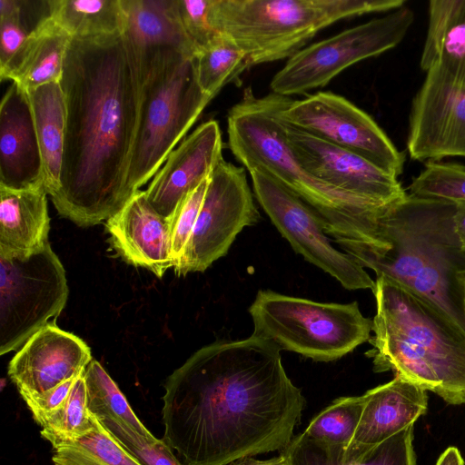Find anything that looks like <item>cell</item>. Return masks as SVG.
I'll use <instances>...</instances> for the list:
<instances>
[{
  "label": "cell",
  "instance_id": "1",
  "mask_svg": "<svg viewBox=\"0 0 465 465\" xmlns=\"http://www.w3.org/2000/svg\"><path fill=\"white\" fill-rule=\"evenodd\" d=\"M163 387V440L184 465H227L282 451L305 405L281 350L253 334L201 348Z\"/></svg>",
  "mask_w": 465,
  "mask_h": 465
},
{
  "label": "cell",
  "instance_id": "2",
  "mask_svg": "<svg viewBox=\"0 0 465 465\" xmlns=\"http://www.w3.org/2000/svg\"><path fill=\"white\" fill-rule=\"evenodd\" d=\"M66 108L60 190L63 217L98 224L131 198L127 176L139 124L142 82L123 35L72 38L60 81Z\"/></svg>",
  "mask_w": 465,
  "mask_h": 465
},
{
  "label": "cell",
  "instance_id": "3",
  "mask_svg": "<svg viewBox=\"0 0 465 465\" xmlns=\"http://www.w3.org/2000/svg\"><path fill=\"white\" fill-rule=\"evenodd\" d=\"M455 209V202L407 193L379 218L385 249L346 253L429 302L465 334V252L454 229Z\"/></svg>",
  "mask_w": 465,
  "mask_h": 465
},
{
  "label": "cell",
  "instance_id": "4",
  "mask_svg": "<svg viewBox=\"0 0 465 465\" xmlns=\"http://www.w3.org/2000/svg\"><path fill=\"white\" fill-rule=\"evenodd\" d=\"M293 101L271 93L254 95L252 88L229 111L228 143L248 171H266L305 201L321 218L324 232L341 248L380 245L378 207L341 193L309 174L293 155L286 140L282 114Z\"/></svg>",
  "mask_w": 465,
  "mask_h": 465
},
{
  "label": "cell",
  "instance_id": "5",
  "mask_svg": "<svg viewBox=\"0 0 465 465\" xmlns=\"http://www.w3.org/2000/svg\"><path fill=\"white\" fill-rule=\"evenodd\" d=\"M372 348L377 372L393 371L453 405L465 403V334L401 285L376 277Z\"/></svg>",
  "mask_w": 465,
  "mask_h": 465
},
{
  "label": "cell",
  "instance_id": "6",
  "mask_svg": "<svg viewBox=\"0 0 465 465\" xmlns=\"http://www.w3.org/2000/svg\"><path fill=\"white\" fill-rule=\"evenodd\" d=\"M404 0H213L214 28L233 41L251 65L290 58L342 19L387 13Z\"/></svg>",
  "mask_w": 465,
  "mask_h": 465
},
{
  "label": "cell",
  "instance_id": "7",
  "mask_svg": "<svg viewBox=\"0 0 465 465\" xmlns=\"http://www.w3.org/2000/svg\"><path fill=\"white\" fill-rule=\"evenodd\" d=\"M194 56L160 54L142 82L139 124L130 161L132 197L153 178L212 100L197 82Z\"/></svg>",
  "mask_w": 465,
  "mask_h": 465
},
{
  "label": "cell",
  "instance_id": "8",
  "mask_svg": "<svg viewBox=\"0 0 465 465\" xmlns=\"http://www.w3.org/2000/svg\"><path fill=\"white\" fill-rule=\"evenodd\" d=\"M253 335L318 361H331L371 338L372 320L357 302H319L259 291L249 308Z\"/></svg>",
  "mask_w": 465,
  "mask_h": 465
},
{
  "label": "cell",
  "instance_id": "9",
  "mask_svg": "<svg viewBox=\"0 0 465 465\" xmlns=\"http://www.w3.org/2000/svg\"><path fill=\"white\" fill-rule=\"evenodd\" d=\"M0 354L55 324L68 298L65 271L48 242L27 257L0 256Z\"/></svg>",
  "mask_w": 465,
  "mask_h": 465
},
{
  "label": "cell",
  "instance_id": "10",
  "mask_svg": "<svg viewBox=\"0 0 465 465\" xmlns=\"http://www.w3.org/2000/svg\"><path fill=\"white\" fill-rule=\"evenodd\" d=\"M413 22V11L404 5L310 45L275 74L272 92L291 97L325 86L349 66L397 46Z\"/></svg>",
  "mask_w": 465,
  "mask_h": 465
},
{
  "label": "cell",
  "instance_id": "11",
  "mask_svg": "<svg viewBox=\"0 0 465 465\" xmlns=\"http://www.w3.org/2000/svg\"><path fill=\"white\" fill-rule=\"evenodd\" d=\"M255 197L293 250L348 290H372L375 281L351 256L331 243L316 212L269 173L249 170Z\"/></svg>",
  "mask_w": 465,
  "mask_h": 465
},
{
  "label": "cell",
  "instance_id": "12",
  "mask_svg": "<svg viewBox=\"0 0 465 465\" xmlns=\"http://www.w3.org/2000/svg\"><path fill=\"white\" fill-rule=\"evenodd\" d=\"M258 219L245 170L221 159L210 173L201 210L175 273L205 271L228 252L244 227Z\"/></svg>",
  "mask_w": 465,
  "mask_h": 465
},
{
  "label": "cell",
  "instance_id": "13",
  "mask_svg": "<svg viewBox=\"0 0 465 465\" xmlns=\"http://www.w3.org/2000/svg\"><path fill=\"white\" fill-rule=\"evenodd\" d=\"M295 127L338 147L356 153L398 177L405 156L364 111L331 92H317L293 100L282 112Z\"/></svg>",
  "mask_w": 465,
  "mask_h": 465
},
{
  "label": "cell",
  "instance_id": "14",
  "mask_svg": "<svg viewBox=\"0 0 465 465\" xmlns=\"http://www.w3.org/2000/svg\"><path fill=\"white\" fill-rule=\"evenodd\" d=\"M282 124L293 155L318 181L378 207H386L407 194L398 177L363 157L322 141L283 117Z\"/></svg>",
  "mask_w": 465,
  "mask_h": 465
},
{
  "label": "cell",
  "instance_id": "15",
  "mask_svg": "<svg viewBox=\"0 0 465 465\" xmlns=\"http://www.w3.org/2000/svg\"><path fill=\"white\" fill-rule=\"evenodd\" d=\"M407 150L424 163L465 158V86L425 74L411 106Z\"/></svg>",
  "mask_w": 465,
  "mask_h": 465
},
{
  "label": "cell",
  "instance_id": "16",
  "mask_svg": "<svg viewBox=\"0 0 465 465\" xmlns=\"http://www.w3.org/2000/svg\"><path fill=\"white\" fill-rule=\"evenodd\" d=\"M93 360L89 346L78 336L48 324L17 351L8 376L19 394H37L81 375Z\"/></svg>",
  "mask_w": 465,
  "mask_h": 465
},
{
  "label": "cell",
  "instance_id": "17",
  "mask_svg": "<svg viewBox=\"0 0 465 465\" xmlns=\"http://www.w3.org/2000/svg\"><path fill=\"white\" fill-rule=\"evenodd\" d=\"M223 143L215 120L200 124L168 155L144 191L154 210L170 217L179 202L209 176L223 159Z\"/></svg>",
  "mask_w": 465,
  "mask_h": 465
},
{
  "label": "cell",
  "instance_id": "18",
  "mask_svg": "<svg viewBox=\"0 0 465 465\" xmlns=\"http://www.w3.org/2000/svg\"><path fill=\"white\" fill-rule=\"evenodd\" d=\"M111 247L128 264L149 270L158 278L173 266L169 218L159 214L139 190L106 220Z\"/></svg>",
  "mask_w": 465,
  "mask_h": 465
},
{
  "label": "cell",
  "instance_id": "19",
  "mask_svg": "<svg viewBox=\"0 0 465 465\" xmlns=\"http://www.w3.org/2000/svg\"><path fill=\"white\" fill-rule=\"evenodd\" d=\"M0 185L11 189L44 186L31 105L26 92L15 83L0 104Z\"/></svg>",
  "mask_w": 465,
  "mask_h": 465
},
{
  "label": "cell",
  "instance_id": "20",
  "mask_svg": "<svg viewBox=\"0 0 465 465\" xmlns=\"http://www.w3.org/2000/svg\"><path fill=\"white\" fill-rule=\"evenodd\" d=\"M125 16L123 37L141 82L155 58L168 52L197 53L177 16L174 0H121Z\"/></svg>",
  "mask_w": 465,
  "mask_h": 465
},
{
  "label": "cell",
  "instance_id": "21",
  "mask_svg": "<svg viewBox=\"0 0 465 465\" xmlns=\"http://www.w3.org/2000/svg\"><path fill=\"white\" fill-rule=\"evenodd\" d=\"M427 391L395 375L391 381L368 391L352 441L348 448L366 452L414 425L427 411Z\"/></svg>",
  "mask_w": 465,
  "mask_h": 465
},
{
  "label": "cell",
  "instance_id": "22",
  "mask_svg": "<svg viewBox=\"0 0 465 465\" xmlns=\"http://www.w3.org/2000/svg\"><path fill=\"white\" fill-rule=\"evenodd\" d=\"M47 195L44 186L0 185V256L27 257L49 242Z\"/></svg>",
  "mask_w": 465,
  "mask_h": 465
},
{
  "label": "cell",
  "instance_id": "23",
  "mask_svg": "<svg viewBox=\"0 0 465 465\" xmlns=\"http://www.w3.org/2000/svg\"><path fill=\"white\" fill-rule=\"evenodd\" d=\"M71 41L70 35L48 15L0 68V79L11 80L24 91L60 82Z\"/></svg>",
  "mask_w": 465,
  "mask_h": 465
},
{
  "label": "cell",
  "instance_id": "24",
  "mask_svg": "<svg viewBox=\"0 0 465 465\" xmlns=\"http://www.w3.org/2000/svg\"><path fill=\"white\" fill-rule=\"evenodd\" d=\"M420 66L465 86V0L429 2Z\"/></svg>",
  "mask_w": 465,
  "mask_h": 465
},
{
  "label": "cell",
  "instance_id": "25",
  "mask_svg": "<svg viewBox=\"0 0 465 465\" xmlns=\"http://www.w3.org/2000/svg\"><path fill=\"white\" fill-rule=\"evenodd\" d=\"M413 425L366 452L314 440L304 432L282 451L288 465H416Z\"/></svg>",
  "mask_w": 465,
  "mask_h": 465
},
{
  "label": "cell",
  "instance_id": "26",
  "mask_svg": "<svg viewBox=\"0 0 465 465\" xmlns=\"http://www.w3.org/2000/svg\"><path fill=\"white\" fill-rule=\"evenodd\" d=\"M42 158L43 185L51 197L60 190L66 108L60 82L25 91Z\"/></svg>",
  "mask_w": 465,
  "mask_h": 465
},
{
  "label": "cell",
  "instance_id": "27",
  "mask_svg": "<svg viewBox=\"0 0 465 465\" xmlns=\"http://www.w3.org/2000/svg\"><path fill=\"white\" fill-rule=\"evenodd\" d=\"M48 15L74 39L123 35L125 16L121 0H48Z\"/></svg>",
  "mask_w": 465,
  "mask_h": 465
},
{
  "label": "cell",
  "instance_id": "28",
  "mask_svg": "<svg viewBox=\"0 0 465 465\" xmlns=\"http://www.w3.org/2000/svg\"><path fill=\"white\" fill-rule=\"evenodd\" d=\"M51 446L54 465H142L97 419L84 437Z\"/></svg>",
  "mask_w": 465,
  "mask_h": 465
},
{
  "label": "cell",
  "instance_id": "29",
  "mask_svg": "<svg viewBox=\"0 0 465 465\" xmlns=\"http://www.w3.org/2000/svg\"><path fill=\"white\" fill-rule=\"evenodd\" d=\"M193 59L200 88L211 99L252 66L243 51L224 35L199 50Z\"/></svg>",
  "mask_w": 465,
  "mask_h": 465
},
{
  "label": "cell",
  "instance_id": "30",
  "mask_svg": "<svg viewBox=\"0 0 465 465\" xmlns=\"http://www.w3.org/2000/svg\"><path fill=\"white\" fill-rule=\"evenodd\" d=\"M84 377L88 409L94 416L97 419L117 418L126 421L139 433L152 435L135 415L117 384L96 360L93 359L86 366Z\"/></svg>",
  "mask_w": 465,
  "mask_h": 465
},
{
  "label": "cell",
  "instance_id": "31",
  "mask_svg": "<svg viewBox=\"0 0 465 465\" xmlns=\"http://www.w3.org/2000/svg\"><path fill=\"white\" fill-rule=\"evenodd\" d=\"M95 420L88 409L83 372L63 407L42 423L40 434L50 444L78 440L94 429Z\"/></svg>",
  "mask_w": 465,
  "mask_h": 465
},
{
  "label": "cell",
  "instance_id": "32",
  "mask_svg": "<svg viewBox=\"0 0 465 465\" xmlns=\"http://www.w3.org/2000/svg\"><path fill=\"white\" fill-rule=\"evenodd\" d=\"M364 404L363 395L336 399L312 420L304 433L320 441L348 447L359 425Z\"/></svg>",
  "mask_w": 465,
  "mask_h": 465
},
{
  "label": "cell",
  "instance_id": "33",
  "mask_svg": "<svg viewBox=\"0 0 465 465\" xmlns=\"http://www.w3.org/2000/svg\"><path fill=\"white\" fill-rule=\"evenodd\" d=\"M409 194L465 202V166L440 161L427 162L420 173L412 178Z\"/></svg>",
  "mask_w": 465,
  "mask_h": 465
},
{
  "label": "cell",
  "instance_id": "34",
  "mask_svg": "<svg viewBox=\"0 0 465 465\" xmlns=\"http://www.w3.org/2000/svg\"><path fill=\"white\" fill-rule=\"evenodd\" d=\"M97 420L142 465H184L163 439H157L153 434L144 436L117 418L102 417Z\"/></svg>",
  "mask_w": 465,
  "mask_h": 465
},
{
  "label": "cell",
  "instance_id": "35",
  "mask_svg": "<svg viewBox=\"0 0 465 465\" xmlns=\"http://www.w3.org/2000/svg\"><path fill=\"white\" fill-rule=\"evenodd\" d=\"M208 180L209 177L188 193L168 217L173 269L178 265L193 232L206 193Z\"/></svg>",
  "mask_w": 465,
  "mask_h": 465
},
{
  "label": "cell",
  "instance_id": "36",
  "mask_svg": "<svg viewBox=\"0 0 465 465\" xmlns=\"http://www.w3.org/2000/svg\"><path fill=\"white\" fill-rule=\"evenodd\" d=\"M212 2L213 0H174L180 24L197 52L222 35L212 22Z\"/></svg>",
  "mask_w": 465,
  "mask_h": 465
},
{
  "label": "cell",
  "instance_id": "37",
  "mask_svg": "<svg viewBox=\"0 0 465 465\" xmlns=\"http://www.w3.org/2000/svg\"><path fill=\"white\" fill-rule=\"evenodd\" d=\"M24 1L0 0V68L17 53L31 30L24 19Z\"/></svg>",
  "mask_w": 465,
  "mask_h": 465
},
{
  "label": "cell",
  "instance_id": "38",
  "mask_svg": "<svg viewBox=\"0 0 465 465\" xmlns=\"http://www.w3.org/2000/svg\"><path fill=\"white\" fill-rule=\"evenodd\" d=\"M78 377L70 379L45 392L21 396L38 425L41 426L49 416L63 407Z\"/></svg>",
  "mask_w": 465,
  "mask_h": 465
},
{
  "label": "cell",
  "instance_id": "39",
  "mask_svg": "<svg viewBox=\"0 0 465 465\" xmlns=\"http://www.w3.org/2000/svg\"><path fill=\"white\" fill-rule=\"evenodd\" d=\"M453 222L458 240L465 252V202L456 203Z\"/></svg>",
  "mask_w": 465,
  "mask_h": 465
},
{
  "label": "cell",
  "instance_id": "40",
  "mask_svg": "<svg viewBox=\"0 0 465 465\" xmlns=\"http://www.w3.org/2000/svg\"><path fill=\"white\" fill-rule=\"evenodd\" d=\"M227 465H288L286 459L282 456H277L269 460H256L252 457H245L236 460Z\"/></svg>",
  "mask_w": 465,
  "mask_h": 465
},
{
  "label": "cell",
  "instance_id": "41",
  "mask_svg": "<svg viewBox=\"0 0 465 465\" xmlns=\"http://www.w3.org/2000/svg\"><path fill=\"white\" fill-rule=\"evenodd\" d=\"M436 465H464V460L457 448L450 447L440 455Z\"/></svg>",
  "mask_w": 465,
  "mask_h": 465
},
{
  "label": "cell",
  "instance_id": "42",
  "mask_svg": "<svg viewBox=\"0 0 465 465\" xmlns=\"http://www.w3.org/2000/svg\"><path fill=\"white\" fill-rule=\"evenodd\" d=\"M463 301H464V309H465V277L463 279Z\"/></svg>",
  "mask_w": 465,
  "mask_h": 465
}]
</instances>
